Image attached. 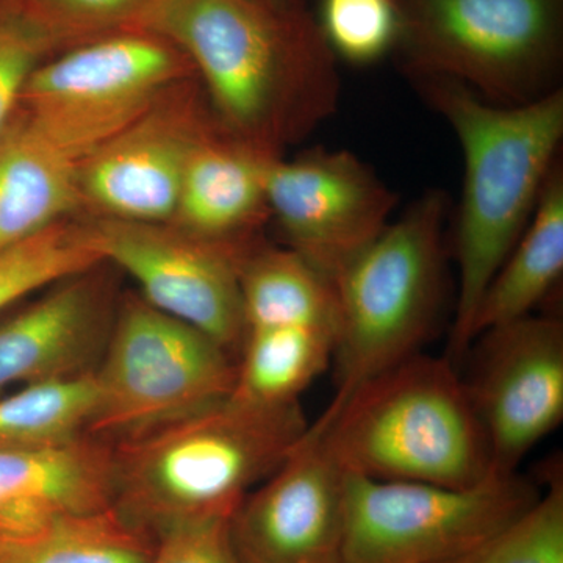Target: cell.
<instances>
[{"mask_svg": "<svg viewBox=\"0 0 563 563\" xmlns=\"http://www.w3.org/2000/svg\"><path fill=\"white\" fill-rule=\"evenodd\" d=\"M136 27L179 46L225 132L280 157L339 109V58L309 9L265 0H155Z\"/></svg>", "mask_w": 563, "mask_h": 563, "instance_id": "1", "label": "cell"}, {"mask_svg": "<svg viewBox=\"0 0 563 563\" xmlns=\"http://www.w3.org/2000/svg\"><path fill=\"white\" fill-rule=\"evenodd\" d=\"M453 129L465 161L454 225L459 266L451 351L470 350L477 303L531 221L563 140V90L523 106L484 101L459 81L407 77Z\"/></svg>", "mask_w": 563, "mask_h": 563, "instance_id": "2", "label": "cell"}, {"mask_svg": "<svg viewBox=\"0 0 563 563\" xmlns=\"http://www.w3.org/2000/svg\"><path fill=\"white\" fill-rule=\"evenodd\" d=\"M309 428L301 406H257L229 395L113 444V507L158 537L174 526L232 518Z\"/></svg>", "mask_w": 563, "mask_h": 563, "instance_id": "3", "label": "cell"}, {"mask_svg": "<svg viewBox=\"0 0 563 563\" xmlns=\"http://www.w3.org/2000/svg\"><path fill=\"white\" fill-rule=\"evenodd\" d=\"M312 426L346 474L454 488L492 476L483 424L450 358L418 352Z\"/></svg>", "mask_w": 563, "mask_h": 563, "instance_id": "4", "label": "cell"}, {"mask_svg": "<svg viewBox=\"0 0 563 563\" xmlns=\"http://www.w3.org/2000/svg\"><path fill=\"white\" fill-rule=\"evenodd\" d=\"M450 209L443 190L422 192L333 280L336 391L324 412H335L366 380L420 352L443 302Z\"/></svg>", "mask_w": 563, "mask_h": 563, "instance_id": "5", "label": "cell"}, {"mask_svg": "<svg viewBox=\"0 0 563 563\" xmlns=\"http://www.w3.org/2000/svg\"><path fill=\"white\" fill-rule=\"evenodd\" d=\"M395 3V54L407 77H446L504 107L523 106L559 90L563 0Z\"/></svg>", "mask_w": 563, "mask_h": 563, "instance_id": "6", "label": "cell"}, {"mask_svg": "<svg viewBox=\"0 0 563 563\" xmlns=\"http://www.w3.org/2000/svg\"><path fill=\"white\" fill-rule=\"evenodd\" d=\"M95 377L90 435L120 443L228 398L236 358L206 332L132 295L118 309Z\"/></svg>", "mask_w": 563, "mask_h": 563, "instance_id": "7", "label": "cell"}, {"mask_svg": "<svg viewBox=\"0 0 563 563\" xmlns=\"http://www.w3.org/2000/svg\"><path fill=\"white\" fill-rule=\"evenodd\" d=\"M195 73L161 33L129 27L84 41L36 66L22 91L29 120L80 163L154 106L173 80Z\"/></svg>", "mask_w": 563, "mask_h": 563, "instance_id": "8", "label": "cell"}, {"mask_svg": "<svg viewBox=\"0 0 563 563\" xmlns=\"http://www.w3.org/2000/svg\"><path fill=\"white\" fill-rule=\"evenodd\" d=\"M520 473L468 488L346 474L343 563H450L514 523L540 498Z\"/></svg>", "mask_w": 563, "mask_h": 563, "instance_id": "9", "label": "cell"}, {"mask_svg": "<svg viewBox=\"0 0 563 563\" xmlns=\"http://www.w3.org/2000/svg\"><path fill=\"white\" fill-rule=\"evenodd\" d=\"M263 187L288 250L332 282L390 224L398 195L347 150L266 157Z\"/></svg>", "mask_w": 563, "mask_h": 563, "instance_id": "10", "label": "cell"}, {"mask_svg": "<svg viewBox=\"0 0 563 563\" xmlns=\"http://www.w3.org/2000/svg\"><path fill=\"white\" fill-rule=\"evenodd\" d=\"M84 229L102 262L136 280L144 301L206 332L239 357L246 333L239 282L242 255L151 222L102 218Z\"/></svg>", "mask_w": 563, "mask_h": 563, "instance_id": "11", "label": "cell"}, {"mask_svg": "<svg viewBox=\"0 0 563 563\" xmlns=\"http://www.w3.org/2000/svg\"><path fill=\"white\" fill-rule=\"evenodd\" d=\"M477 339L476 374L465 383L487 439L492 476H509L563 420V324L528 314Z\"/></svg>", "mask_w": 563, "mask_h": 563, "instance_id": "12", "label": "cell"}, {"mask_svg": "<svg viewBox=\"0 0 563 563\" xmlns=\"http://www.w3.org/2000/svg\"><path fill=\"white\" fill-rule=\"evenodd\" d=\"M229 529L242 563H343L346 473L312 424Z\"/></svg>", "mask_w": 563, "mask_h": 563, "instance_id": "13", "label": "cell"}, {"mask_svg": "<svg viewBox=\"0 0 563 563\" xmlns=\"http://www.w3.org/2000/svg\"><path fill=\"white\" fill-rule=\"evenodd\" d=\"M103 263L55 282L0 322V396L11 387L96 373L118 312Z\"/></svg>", "mask_w": 563, "mask_h": 563, "instance_id": "14", "label": "cell"}, {"mask_svg": "<svg viewBox=\"0 0 563 563\" xmlns=\"http://www.w3.org/2000/svg\"><path fill=\"white\" fill-rule=\"evenodd\" d=\"M207 131L147 111L80 163L81 199L113 220H174L188 155Z\"/></svg>", "mask_w": 563, "mask_h": 563, "instance_id": "15", "label": "cell"}, {"mask_svg": "<svg viewBox=\"0 0 563 563\" xmlns=\"http://www.w3.org/2000/svg\"><path fill=\"white\" fill-rule=\"evenodd\" d=\"M266 157L231 133L201 136L181 177L174 214L180 231L242 257L261 243L257 229L269 217L263 187Z\"/></svg>", "mask_w": 563, "mask_h": 563, "instance_id": "16", "label": "cell"}, {"mask_svg": "<svg viewBox=\"0 0 563 563\" xmlns=\"http://www.w3.org/2000/svg\"><path fill=\"white\" fill-rule=\"evenodd\" d=\"M80 162L29 117L0 139V252L62 222L80 202Z\"/></svg>", "mask_w": 563, "mask_h": 563, "instance_id": "17", "label": "cell"}, {"mask_svg": "<svg viewBox=\"0 0 563 563\" xmlns=\"http://www.w3.org/2000/svg\"><path fill=\"white\" fill-rule=\"evenodd\" d=\"M25 504L73 514L113 506V444L84 437L46 450H0V510Z\"/></svg>", "mask_w": 563, "mask_h": 563, "instance_id": "18", "label": "cell"}, {"mask_svg": "<svg viewBox=\"0 0 563 563\" xmlns=\"http://www.w3.org/2000/svg\"><path fill=\"white\" fill-rule=\"evenodd\" d=\"M563 273V169L555 163L528 228L485 288L472 324V339L532 314Z\"/></svg>", "mask_w": 563, "mask_h": 563, "instance_id": "19", "label": "cell"}, {"mask_svg": "<svg viewBox=\"0 0 563 563\" xmlns=\"http://www.w3.org/2000/svg\"><path fill=\"white\" fill-rule=\"evenodd\" d=\"M247 329L314 325L339 331L335 285L288 247L257 243L240 258Z\"/></svg>", "mask_w": 563, "mask_h": 563, "instance_id": "20", "label": "cell"}, {"mask_svg": "<svg viewBox=\"0 0 563 563\" xmlns=\"http://www.w3.org/2000/svg\"><path fill=\"white\" fill-rule=\"evenodd\" d=\"M336 331L314 325L247 329L236 357V399L265 407L299 404L329 368Z\"/></svg>", "mask_w": 563, "mask_h": 563, "instance_id": "21", "label": "cell"}, {"mask_svg": "<svg viewBox=\"0 0 563 563\" xmlns=\"http://www.w3.org/2000/svg\"><path fill=\"white\" fill-rule=\"evenodd\" d=\"M157 537L118 512L66 514L21 542L0 543V563H151Z\"/></svg>", "mask_w": 563, "mask_h": 563, "instance_id": "22", "label": "cell"}, {"mask_svg": "<svg viewBox=\"0 0 563 563\" xmlns=\"http://www.w3.org/2000/svg\"><path fill=\"white\" fill-rule=\"evenodd\" d=\"M96 406L95 373L0 396V450H46L91 437Z\"/></svg>", "mask_w": 563, "mask_h": 563, "instance_id": "23", "label": "cell"}, {"mask_svg": "<svg viewBox=\"0 0 563 563\" xmlns=\"http://www.w3.org/2000/svg\"><path fill=\"white\" fill-rule=\"evenodd\" d=\"M101 263L84 228L58 222L0 252V312L40 288Z\"/></svg>", "mask_w": 563, "mask_h": 563, "instance_id": "24", "label": "cell"}, {"mask_svg": "<svg viewBox=\"0 0 563 563\" xmlns=\"http://www.w3.org/2000/svg\"><path fill=\"white\" fill-rule=\"evenodd\" d=\"M528 512L450 563H563V477L554 470Z\"/></svg>", "mask_w": 563, "mask_h": 563, "instance_id": "25", "label": "cell"}, {"mask_svg": "<svg viewBox=\"0 0 563 563\" xmlns=\"http://www.w3.org/2000/svg\"><path fill=\"white\" fill-rule=\"evenodd\" d=\"M317 21L335 57L351 65H374L398 46L395 0H321Z\"/></svg>", "mask_w": 563, "mask_h": 563, "instance_id": "26", "label": "cell"}, {"mask_svg": "<svg viewBox=\"0 0 563 563\" xmlns=\"http://www.w3.org/2000/svg\"><path fill=\"white\" fill-rule=\"evenodd\" d=\"M155 0H18L55 46L136 27Z\"/></svg>", "mask_w": 563, "mask_h": 563, "instance_id": "27", "label": "cell"}, {"mask_svg": "<svg viewBox=\"0 0 563 563\" xmlns=\"http://www.w3.org/2000/svg\"><path fill=\"white\" fill-rule=\"evenodd\" d=\"M54 47L18 0H0V139L29 77Z\"/></svg>", "mask_w": 563, "mask_h": 563, "instance_id": "28", "label": "cell"}, {"mask_svg": "<svg viewBox=\"0 0 563 563\" xmlns=\"http://www.w3.org/2000/svg\"><path fill=\"white\" fill-rule=\"evenodd\" d=\"M231 518L191 521L157 537L151 563H242L231 540Z\"/></svg>", "mask_w": 563, "mask_h": 563, "instance_id": "29", "label": "cell"}, {"mask_svg": "<svg viewBox=\"0 0 563 563\" xmlns=\"http://www.w3.org/2000/svg\"><path fill=\"white\" fill-rule=\"evenodd\" d=\"M265 2L272 3L274 7H279V9H307V2L309 0H265Z\"/></svg>", "mask_w": 563, "mask_h": 563, "instance_id": "30", "label": "cell"}]
</instances>
